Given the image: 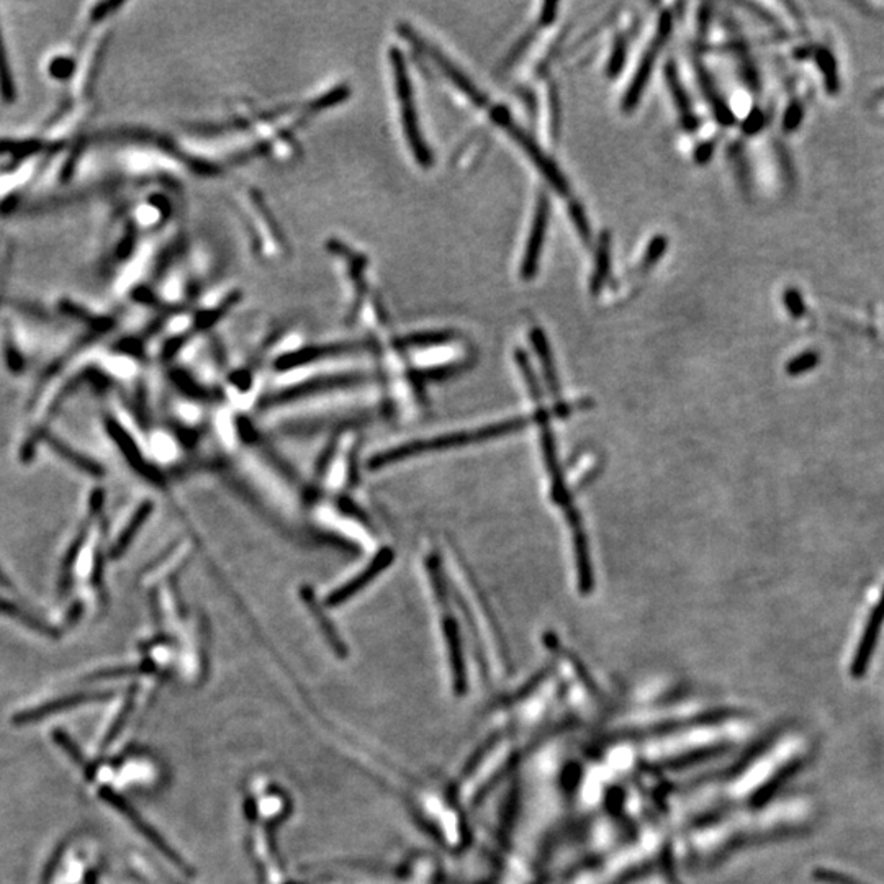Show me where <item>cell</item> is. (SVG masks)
I'll return each mask as SVG.
<instances>
[{
    "label": "cell",
    "mask_w": 884,
    "mask_h": 884,
    "mask_svg": "<svg viewBox=\"0 0 884 884\" xmlns=\"http://www.w3.org/2000/svg\"><path fill=\"white\" fill-rule=\"evenodd\" d=\"M550 202L546 193H540L534 211L533 227H530L525 256L522 262V277L525 280L534 279L539 270L540 256H543L544 241H546L547 227H549Z\"/></svg>",
    "instance_id": "3957f363"
},
{
    "label": "cell",
    "mask_w": 884,
    "mask_h": 884,
    "mask_svg": "<svg viewBox=\"0 0 884 884\" xmlns=\"http://www.w3.org/2000/svg\"><path fill=\"white\" fill-rule=\"evenodd\" d=\"M526 421H508L501 425L487 426V428L474 429V431L456 433V435L436 436V438L418 439V441L401 444L394 449L384 450L377 454L369 463L370 469L390 466V464L401 463L410 459L418 454L435 453V450L450 449V447L466 446V444L485 441V439L497 438L509 431L522 428Z\"/></svg>",
    "instance_id": "6da1fadb"
},
{
    "label": "cell",
    "mask_w": 884,
    "mask_h": 884,
    "mask_svg": "<svg viewBox=\"0 0 884 884\" xmlns=\"http://www.w3.org/2000/svg\"><path fill=\"white\" fill-rule=\"evenodd\" d=\"M817 362H820V354L814 351L804 352L795 357V359L788 364L786 370H788L789 376H801V374L813 370L814 367L817 366Z\"/></svg>",
    "instance_id": "2e32d148"
},
{
    "label": "cell",
    "mask_w": 884,
    "mask_h": 884,
    "mask_svg": "<svg viewBox=\"0 0 884 884\" xmlns=\"http://www.w3.org/2000/svg\"><path fill=\"white\" fill-rule=\"evenodd\" d=\"M817 62H820L821 71L824 72L825 86L834 93L838 88L837 66H835L834 58L828 51L821 50L817 53Z\"/></svg>",
    "instance_id": "9a60e30c"
},
{
    "label": "cell",
    "mask_w": 884,
    "mask_h": 884,
    "mask_svg": "<svg viewBox=\"0 0 884 884\" xmlns=\"http://www.w3.org/2000/svg\"><path fill=\"white\" fill-rule=\"evenodd\" d=\"M53 446L57 447V450L61 456H64L66 459L71 460L72 464L76 466L81 467L82 470L88 471L90 475H100V467L97 464H93L92 460L86 459V457L79 456L78 453L75 450L69 449L66 447L64 444L53 441Z\"/></svg>",
    "instance_id": "ac0fdd59"
},
{
    "label": "cell",
    "mask_w": 884,
    "mask_h": 884,
    "mask_svg": "<svg viewBox=\"0 0 884 884\" xmlns=\"http://www.w3.org/2000/svg\"><path fill=\"white\" fill-rule=\"evenodd\" d=\"M609 269H612V236L608 231L599 236L598 248H596L595 270L589 280V292L598 295L603 286L608 280Z\"/></svg>",
    "instance_id": "8fae6325"
},
{
    "label": "cell",
    "mask_w": 884,
    "mask_h": 884,
    "mask_svg": "<svg viewBox=\"0 0 884 884\" xmlns=\"http://www.w3.org/2000/svg\"><path fill=\"white\" fill-rule=\"evenodd\" d=\"M103 696H106L103 693H85V695L69 696V698L57 699V702L47 703V705L17 714L13 719H16L17 724L34 723V721L41 719V717L62 713V711L71 709V707L78 705H85V703L96 702V699H102Z\"/></svg>",
    "instance_id": "ba28073f"
},
{
    "label": "cell",
    "mask_w": 884,
    "mask_h": 884,
    "mask_svg": "<svg viewBox=\"0 0 884 884\" xmlns=\"http://www.w3.org/2000/svg\"><path fill=\"white\" fill-rule=\"evenodd\" d=\"M785 305L788 308L789 314L793 315L795 318H801L804 315V304L803 298H801L799 292L796 290H788L785 294Z\"/></svg>",
    "instance_id": "44dd1931"
},
{
    "label": "cell",
    "mask_w": 884,
    "mask_h": 884,
    "mask_svg": "<svg viewBox=\"0 0 884 884\" xmlns=\"http://www.w3.org/2000/svg\"><path fill=\"white\" fill-rule=\"evenodd\" d=\"M54 741H57L58 744L61 745L62 748H64L66 754H68L69 757H71L72 761L76 762V764L81 766V768L85 769V772L88 773V775H90V766L88 762H86V758L82 757L81 752H79L78 747H76V745L72 744L71 741H69V737L66 736V734L54 733Z\"/></svg>",
    "instance_id": "ffe728a7"
},
{
    "label": "cell",
    "mask_w": 884,
    "mask_h": 884,
    "mask_svg": "<svg viewBox=\"0 0 884 884\" xmlns=\"http://www.w3.org/2000/svg\"><path fill=\"white\" fill-rule=\"evenodd\" d=\"M762 125H764V116H762L758 110H754V112L751 113V117H748V120L745 121V133H757V131L761 130Z\"/></svg>",
    "instance_id": "603a6c76"
},
{
    "label": "cell",
    "mask_w": 884,
    "mask_h": 884,
    "mask_svg": "<svg viewBox=\"0 0 884 884\" xmlns=\"http://www.w3.org/2000/svg\"><path fill=\"white\" fill-rule=\"evenodd\" d=\"M627 58V40L619 34L616 38L615 47H613L612 57H609L608 62V76L615 78L618 76L620 71H623L624 64H626Z\"/></svg>",
    "instance_id": "5bb4252c"
},
{
    "label": "cell",
    "mask_w": 884,
    "mask_h": 884,
    "mask_svg": "<svg viewBox=\"0 0 884 884\" xmlns=\"http://www.w3.org/2000/svg\"><path fill=\"white\" fill-rule=\"evenodd\" d=\"M568 210H570V218L572 221H574L575 228H577L578 235L589 245V242H592V227H589L584 207H582L580 203L574 202L570 203Z\"/></svg>",
    "instance_id": "e0dca14e"
},
{
    "label": "cell",
    "mask_w": 884,
    "mask_h": 884,
    "mask_svg": "<svg viewBox=\"0 0 884 884\" xmlns=\"http://www.w3.org/2000/svg\"><path fill=\"white\" fill-rule=\"evenodd\" d=\"M801 117H803V110H801L799 103H792L785 116V130H795L797 125H799Z\"/></svg>",
    "instance_id": "7402d4cb"
},
{
    "label": "cell",
    "mask_w": 884,
    "mask_h": 884,
    "mask_svg": "<svg viewBox=\"0 0 884 884\" xmlns=\"http://www.w3.org/2000/svg\"><path fill=\"white\" fill-rule=\"evenodd\" d=\"M665 78H667L668 88L672 90L675 106H677L679 116H682L683 127H685L686 130H696L698 120H696V116L693 113L692 103H689L686 90L683 88L682 81H679L677 68H675L674 62H668L667 68H665Z\"/></svg>",
    "instance_id": "9c48e42d"
},
{
    "label": "cell",
    "mask_w": 884,
    "mask_h": 884,
    "mask_svg": "<svg viewBox=\"0 0 884 884\" xmlns=\"http://www.w3.org/2000/svg\"><path fill=\"white\" fill-rule=\"evenodd\" d=\"M672 29H674V20H672L671 12L662 13L660 20H658L657 34H655L652 43L648 44L646 53H644L643 59H640L639 68H637L636 75H634L633 82H630L629 88H627L626 93H624V112H633L637 103H639L640 97H643L644 90L647 88L652 71H654L658 54H660L662 48H664V44L667 43L668 38H671Z\"/></svg>",
    "instance_id": "7a4b0ae2"
},
{
    "label": "cell",
    "mask_w": 884,
    "mask_h": 884,
    "mask_svg": "<svg viewBox=\"0 0 884 884\" xmlns=\"http://www.w3.org/2000/svg\"><path fill=\"white\" fill-rule=\"evenodd\" d=\"M301 598H304L308 613L314 616V619L317 620L318 626H320L321 633H324V636L328 639L329 646H331L336 654H341L342 657V655L346 654L345 644H342V639H339L338 633H336L331 620L328 619V616H325L324 608H321L320 603L315 598L311 589H301Z\"/></svg>",
    "instance_id": "30bf717a"
},
{
    "label": "cell",
    "mask_w": 884,
    "mask_h": 884,
    "mask_svg": "<svg viewBox=\"0 0 884 884\" xmlns=\"http://www.w3.org/2000/svg\"><path fill=\"white\" fill-rule=\"evenodd\" d=\"M713 143H703L702 147L696 149V161H698L699 165H706L711 159V155H713Z\"/></svg>",
    "instance_id": "cb8c5ba5"
},
{
    "label": "cell",
    "mask_w": 884,
    "mask_h": 884,
    "mask_svg": "<svg viewBox=\"0 0 884 884\" xmlns=\"http://www.w3.org/2000/svg\"><path fill=\"white\" fill-rule=\"evenodd\" d=\"M884 624V589L882 598L876 603L873 612L870 613L868 620H866L865 630H863L862 639H860L858 647L855 650L854 662L851 665V674L855 678L863 677L868 671L870 662H872L873 652H875L876 643H878L880 634Z\"/></svg>",
    "instance_id": "8992f818"
},
{
    "label": "cell",
    "mask_w": 884,
    "mask_h": 884,
    "mask_svg": "<svg viewBox=\"0 0 884 884\" xmlns=\"http://www.w3.org/2000/svg\"><path fill=\"white\" fill-rule=\"evenodd\" d=\"M100 795H102L103 799H106L107 803L112 804V806L116 807V809L120 811V813L123 814V816H127L128 820H130L131 823L135 824V827H137L138 831H140L141 834H143L145 837H147L148 841L151 842L152 845H156V847H158L159 851H161V854H165L166 856H168L169 860H172V862L179 865L180 863L179 858H177V856L172 854V851H169L168 845H166L165 842L161 841V837H159V835L156 834V832L152 831L151 827H149L147 821L141 820V817L138 816L137 811H135L133 807H130L128 806L127 803H125L123 797L118 796L117 793H113L112 789L109 788H103L102 792H100Z\"/></svg>",
    "instance_id": "52a82bcc"
},
{
    "label": "cell",
    "mask_w": 884,
    "mask_h": 884,
    "mask_svg": "<svg viewBox=\"0 0 884 884\" xmlns=\"http://www.w3.org/2000/svg\"><path fill=\"white\" fill-rule=\"evenodd\" d=\"M698 78L703 92H705L706 99L709 100L711 109H713L717 121H719L721 125H724V127H731V125L736 121V117H734L733 110L729 109L726 100H724L723 97H721V93L717 92L713 79H711V76L707 75L706 69L703 68L702 64H698Z\"/></svg>",
    "instance_id": "7c38bea8"
},
{
    "label": "cell",
    "mask_w": 884,
    "mask_h": 884,
    "mask_svg": "<svg viewBox=\"0 0 884 884\" xmlns=\"http://www.w3.org/2000/svg\"><path fill=\"white\" fill-rule=\"evenodd\" d=\"M151 511H152L151 501H145L143 505H141L140 508H138L137 511H135L133 518L130 519V523H128L127 528L121 530L120 537H118L116 546L112 547L113 556H120V554L123 553L125 549H127L128 544H130V540L133 539L135 534H137V530L141 528V525H143V523L147 522L149 515H151Z\"/></svg>",
    "instance_id": "4fadbf2b"
},
{
    "label": "cell",
    "mask_w": 884,
    "mask_h": 884,
    "mask_svg": "<svg viewBox=\"0 0 884 884\" xmlns=\"http://www.w3.org/2000/svg\"><path fill=\"white\" fill-rule=\"evenodd\" d=\"M394 559L395 553L391 549H383L380 553H377V556L369 562V565H367L366 568H362V570H360L356 577L351 578L349 582H346L342 587L336 588L335 592H332L331 595L326 598V605H345L348 599H351L352 596L357 595V593L362 592L367 585L373 584V582L376 580L377 575H380L383 572L387 570Z\"/></svg>",
    "instance_id": "5b68a950"
},
{
    "label": "cell",
    "mask_w": 884,
    "mask_h": 884,
    "mask_svg": "<svg viewBox=\"0 0 884 884\" xmlns=\"http://www.w3.org/2000/svg\"><path fill=\"white\" fill-rule=\"evenodd\" d=\"M503 128L508 130V133L515 138L516 143L519 145L523 149H525L526 155L529 156L530 161L539 168V171L543 172V176L549 180L550 186L557 190V192L562 193V196H567L568 193V183L565 180V177L560 175L559 168L547 158L546 152L543 151L539 147H537L536 141L529 137L528 133L522 130L515 121L509 118Z\"/></svg>",
    "instance_id": "277c9868"
},
{
    "label": "cell",
    "mask_w": 884,
    "mask_h": 884,
    "mask_svg": "<svg viewBox=\"0 0 884 884\" xmlns=\"http://www.w3.org/2000/svg\"><path fill=\"white\" fill-rule=\"evenodd\" d=\"M668 241L665 236H657V238L652 239L650 245H648L646 255H644L643 259V267L644 269H650L652 266L657 265L658 259L665 255L667 251Z\"/></svg>",
    "instance_id": "d6986e66"
},
{
    "label": "cell",
    "mask_w": 884,
    "mask_h": 884,
    "mask_svg": "<svg viewBox=\"0 0 884 884\" xmlns=\"http://www.w3.org/2000/svg\"><path fill=\"white\" fill-rule=\"evenodd\" d=\"M557 13V3H546L543 9V19L540 22L543 23H553L554 19H556Z\"/></svg>",
    "instance_id": "d4e9b609"
}]
</instances>
